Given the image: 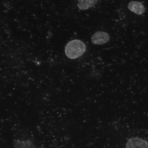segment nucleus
Returning <instances> with one entry per match:
<instances>
[{
	"label": "nucleus",
	"instance_id": "4",
	"mask_svg": "<svg viewBox=\"0 0 148 148\" xmlns=\"http://www.w3.org/2000/svg\"><path fill=\"white\" fill-rule=\"evenodd\" d=\"M128 8L131 12L138 15L143 14L145 10V7L142 3L137 1H132L129 3Z\"/></svg>",
	"mask_w": 148,
	"mask_h": 148
},
{
	"label": "nucleus",
	"instance_id": "1",
	"mask_svg": "<svg viewBox=\"0 0 148 148\" xmlns=\"http://www.w3.org/2000/svg\"><path fill=\"white\" fill-rule=\"evenodd\" d=\"M86 50V46L84 42L79 40H75L66 44L65 52L68 58L75 59L81 56Z\"/></svg>",
	"mask_w": 148,
	"mask_h": 148
},
{
	"label": "nucleus",
	"instance_id": "5",
	"mask_svg": "<svg viewBox=\"0 0 148 148\" xmlns=\"http://www.w3.org/2000/svg\"><path fill=\"white\" fill-rule=\"evenodd\" d=\"M97 0H78L77 6L81 10H86L93 7Z\"/></svg>",
	"mask_w": 148,
	"mask_h": 148
},
{
	"label": "nucleus",
	"instance_id": "2",
	"mask_svg": "<svg viewBox=\"0 0 148 148\" xmlns=\"http://www.w3.org/2000/svg\"><path fill=\"white\" fill-rule=\"evenodd\" d=\"M110 39V37L108 33L98 31L92 35L91 37L92 42L95 45H102L107 43Z\"/></svg>",
	"mask_w": 148,
	"mask_h": 148
},
{
	"label": "nucleus",
	"instance_id": "3",
	"mask_svg": "<svg viewBox=\"0 0 148 148\" xmlns=\"http://www.w3.org/2000/svg\"><path fill=\"white\" fill-rule=\"evenodd\" d=\"M126 148H148V143L141 138H132L127 142Z\"/></svg>",
	"mask_w": 148,
	"mask_h": 148
}]
</instances>
